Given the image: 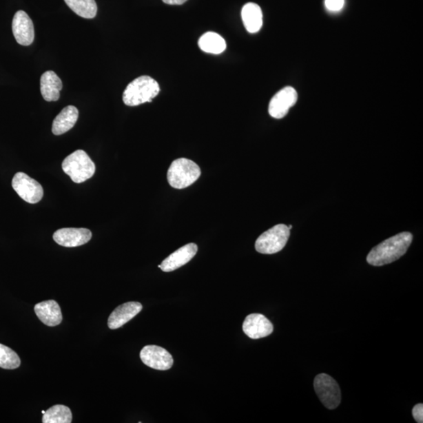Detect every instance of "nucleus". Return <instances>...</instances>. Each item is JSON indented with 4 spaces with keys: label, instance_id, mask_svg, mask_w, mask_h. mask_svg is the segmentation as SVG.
I'll use <instances>...</instances> for the list:
<instances>
[{
    "label": "nucleus",
    "instance_id": "nucleus-18",
    "mask_svg": "<svg viewBox=\"0 0 423 423\" xmlns=\"http://www.w3.org/2000/svg\"><path fill=\"white\" fill-rule=\"evenodd\" d=\"M242 19L247 30L251 34L258 32L262 26V13L259 5L248 3L242 10Z\"/></svg>",
    "mask_w": 423,
    "mask_h": 423
},
{
    "label": "nucleus",
    "instance_id": "nucleus-23",
    "mask_svg": "<svg viewBox=\"0 0 423 423\" xmlns=\"http://www.w3.org/2000/svg\"><path fill=\"white\" fill-rule=\"evenodd\" d=\"M325 8L331 12H338L344 8L345 0H325Z\"/></svg>",
    "mask_w": 423,
    "mask_h": 423
},
{
    "label": "nucleus",
    "instance_id": "nucleus-9",
    "mask_svg": "<svg viewBox=\"0 0 423 423\" xmlns=\"http://www.w3.org/2000/svg\"><path fill=\"white\" fill-rule=\"evenodd\" d=\"M298 94L293 87H287L281 90L272 97L270 101V116L274 118H282L287 115L290 108L296 105Z\"/></svg>",
    "mask_w": 423,
    "mask_h": 423
},
{
    "label": "nucleus",
    "instance_id": "nucleus-11",
    "mask_svg": "<svg viewBox=\"0 0 423 423\" xmlns=\"http://www.w3.org/2000/svg\"><path fill=\"white\" fill-rule=\"evenodd\" d=\"M53 238L61 247H78L89 243L92 233L85 228H62L54 234Z\"/></svg>",
    "mask_w": 423,
    "mask_h": 423
},
{
    "label": "nucleus",
    "instance_id": "nucleus-22",
    "mask_svg": "<svg viewBox=\"0 0 423 423\" xmlns=\"http://www.w3.org/2000/svg\"><path fill=\"white\" fill-rule=\"evenodd\" d=\"M21 365V360L10 348L0 344V368L4 369H18Z\"/></svg>",
    "mask_w": 423,
    "mask_h": 423
},
{
    "label": "nucleus",
    "instance_id": "nucleus-13",
    "mask_svg": "<svg viewBox=\"0 0 423 423\" xmlns=\"http://www.w3.org/2000/svg\"><path fill=\"white\" fill-rule=\"evenodd\" d=\"M198 251L197 245L189 243L180 248L165 259L160 268L164 272L174 271L191 261Z\"/></svg>",
    "mask_w": 423,
    "mask_h": 423
},
{
    "label": "nucleus",
    "instance_id": "nucleus-17",
    "mask_svg": "<svg viewBox=\"0 0 423 423\" xmlns=\"http://www.w3.org/2000/svg\"><path fill=\"white\" fill-rule=\"evenodd\" d=\"M79 118V111L76 107L70 105L63 110L55 118L52 125L54 135H62L73 128Z\"/></svg>",
    "mask_w": 423,
    "mask_h": 423
},
{
    "label": "nucleus",
    "instance_id": "nucleus-14",
    "mask_svg": "<svg viewBox=\"0 0 423 423\" xmlns=\"http://www.w3.org/2000/svg\"><path fill=\"white\" fill-rule=\"evenodd\" d=\"M142 309L143 307L138 302H128L118 306L108 318V327L111 329L121 328L136 316Z\"/></svg>",
    "mask_w": 423,
    "mask_h": 423
},
{
    "label": "nucleus",
    "instance_id": "nucleus-4",
    "mask_svg": "<svg viewBox=\"0 0 423 423\" xmlns=\"http://www.w3.org/2000/svg\"><path fill=\"white\" fill-rule=\"evenodd\" d=\"M62 169L77 184L91 178L96 170L95 164L83 150L76 151L68 156L62 163Z\"/></svg>",
    "mask_w": 423,
    "mask_h": 423
},
{
    "label": "nucleus",
    "instance_id": "nucleus-24",
    "mask_svg": "<svg viewBox=\"0 0 423 423\" xmlns=\"http://www.w3.org/2000/svg\"><path fill=\"white\" fill-rule=\"evenodd\" d=\"M413 415L415 420L418 423L423 422V404H418L413 409Z\"/></svg>",
    "mask_w": 423,
    "mask_h": 423
},
{
    "label": "nucleus",
    "instance_id": "nucleus-1",
    "mask_svg": "<svg viewBox=\"0 0 423 423\" xmlns=\"http://www.w3.org/2000/svg\"><path fill=\"white\" fill-rule=\"evenodd\" d=\"M413 236L409 232H402L385 240L376 245L367 256L370 265L380 267L391 264L406 254L413 242Z\"/></svg>",
    "mask_w": 423,
    "mask_h": 423
},
{
    "label": "nucleus",
    "instance_id": "nucleus-15",
    "mask_svg": "<svg viewBox=\"0 0 423 423\" xmlns=\"http://www.w3.org/2000/svg\"><path fill=\"white\" fill-rule=\"evenodd\" d=\"M34 310H35L40 321L48 327H56L62 322L61 307L58 302L54 300L39 302Z\"/></svg>",
    "mask_w": 423,
    "mask_h": 423
},
{
    "label": "nucleus",
    "instance_id": "nucleus-3",
    "mask_svg": "<svg viewBox=\"0 0 423 423\" xmlns=\"http://www.w3.org/2000/svg\"><path fill=\"white\" fill-rule=\"evenodd\" d=\"M201 176L198 165L187 158L174 160L167 173V179L171 187L176 189H184L193 185Z\"/></svg>",
    "mask_w": 423,
    "mask_h": 423
},
{
    "label": "nucleus",
    "instance_id": "nucleus-16",
    "mask_svg": "<svg viewBox=\"0 0 423 423\" xmlns=\"http://www.w3.org/2000/svg\"><path fill=\"white\" fill-rule=\"evenodd\" d=\"M61 89V80L54 72L48 71L43 74L40 79V90L45 101H59Z\"/></svg>",
    "mask_w": 423,
    "mask_h": 423
},
{
    "label": "nucleus",
    "instance_id": "nucleus-6",
    "mask_svg": "<svg viewBox=\"0 0 423 423\" xmlns=\"http://www.w3.org/2000/svg\"><path fill=\"white\" fill-rule=\"evenodd\" d=\"M314 390L320 401L328 409H336L341 402V391L339 384L327 374H319L313 382Z\"/></svg>",
    "mask_w": 423,
    "mask_h": 423
},
{
    "label": "nucleus",
    "instance_id": "nucleus-21",
    "mask_svg": "<svg viewBox=\"0 0 423 423\" xmlns=\"http://www.w3.org/2000/svg\"><path fill=\"white\" fill-rule=\"evenodd\" d=\"M74 12L84 19H94L97 12L95 0H65Z\"/></svg>",
    "mask_w": 423,
    "mask_h": 423
},
{
    "label": "nucleus",
    "instance_id": "nucleus-10",
    "mask_svg": "<svg viewBox=\"0 0 423 423\" xmlns=\"http://www.w3.org/2000/svg\"><path fill=\"white\" fill-rule=\"evenodd\" d=\"M243 329L250 339L258 340L270 336L274 327L270 320L261 313H251L245 319Z\"/></svg>",
    "mask_w": 423,
    "mask_h": 423
},
{
    "label": "nucleus",
    "instance_id": "nucleus-5",
    "mask_svg": "<svg viewBox=\"0 0 423 423\" xmlns=\"http://www.w3.org/2000/svg\"><path fill=\"white\" fill-rule=\"evenodd\" d=\"M290 236L288 226L278 225L267 231L257 238L255 248L262 254H274L282 251Z\"/></svg>",
    "mask_w": 423,
    "mask_h": 423
},
{
    "label": "nucleus",
    "instance_id": "nucleus-7",
    "mask_svg": "<svg viewBox=\"0 0 423 423\" xmlns=\"http://www.w3.org/2000/svg\"><path fill=\"white\" fill-rule=\"evenodd\" d=\"M12 187L16 193L28 203H38L43 197V189L41 185L24 173H18L14 175Z\"/></svg>",
    "mask_w": 423,
    "mask_h": 423
},
{
    "label": "nucleus",
    "instance_id": "nucleus-12",
    "mask_svg": "<svg viewBox=\"0 0 423 423\" xmlns=\"http://www.w3.org/2000/svg\"><path fill=\"white\" fill-rule=\"evenodd\" d=\"M12 30L16 41L22 45H30L35 38V31L30 17L25 11L19 10L14 17Z\"/></svg>",
    "mask_w": 423,
    "mask_h": 423
},
{
    "label": "nucleus",
    "instance_id": "nucleus-8",
    "mask_svg": "<svg viewBox=\"0 0 423 423\" xmlns=\"http://www.w3.org/2000/svg\"><path fill=\"white\" fill-rule=\"evenodd\" d=\"M140 357L143 363L156 370H168L174 364L172 355L165 349L156 345H148L143 348Z\"/></svg>",
    "mask_w": 423,
    "mask_h": 423
},
{
    "label": "nucleus",
    "instance_id": "nucleus-25",
    "mask_svg": "<svg viewBox=\"0 0 423 423\" xmlns=\"http://www.w3.org/2000/svg\"><path fill=\"white\" fill-rule=\"evenodd\" d=\"M163 1L169 5H182L187 2V0H163Z\"/></svg>",
    "mask_w": 423,
    "mask_h": 423
},
{
    "label": "nucleus",
    "instance_id": "nucleus-26",
    "mask_svg": "<svg viewBox=\"0 0 423 423\" xmlns=\"http://www.w3.org/2000/svg\"><path fill=\"white\" fill-rule=\"evenodd\" d=\"M45 411H42V413L44 414Z\"/></svg>",
    "mask_w": 423,
    "mask_h": 423
},
{
    "label": "nucleus",
    "instance_id": "nucleus-2",
    "mask_svg": "<svg viewBox=\"0 0 423 423\" xmlns=\"http://www.w3.org/2000/svg\"><path fill=\"white\" fill-rule=\"evenodd\" d=\"M160 91L159 85L150 76H143L131 82L124 90L123 100L124 104L134 107L152 102Z\"/></svg>",
    "mask_w": 423,
    "mask_h": 423
},
{
    "label": "nucleus",
    "instance_id": "nucleus-20",
    "mask_svg": "<svg viewBox=\"0 0 423 423\" xmlns=\"http://www.w3.org/2000/svg\"><path fill=\"white\" fill-rule=\"evenodd\" d=\"M72 414L67 406L58 404L45 411L43 416V423H71Z\"/></svg>",
    "mask_w": 423,
    "mask_h": 423
},
{
    "label": "nucleus",
    "instance_id": "nucleus-19",
    "mask_svg": "<svg viewBox=\"0 0 423 423\" xmlns=\"http://www.w3.org/2000/svg\"><path fill=\"white\" fill-rule=\"evenodd\" d=\"M198 45L204 52L220 54L226 50L227 44L224 38L213 32L205 33L198 40Z\"/></svg>",
    "mask_w": 423,
    "mask_h": 423
}]
</instances>
